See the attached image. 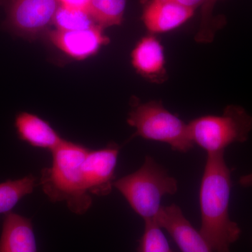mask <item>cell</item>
I'll list each match as a JSON object with an SVG mask.
<instances>
[{
    "mask_svg": "<svg viewBox=\"0 0 252 252\" xmlns=\"http://www.w3.org/2000/svg\"><path fill=\"white\" fill-rule=\"evenodd\" d=\"M224 154L225 152L207 154L200 189L199 232L214 252H231L230 247L242 233L229 215L231 172Z\"/></svg>",
    "mask_w": 252,
    "mask_h": 252,
    "instance_id": "cell-1",
    "label": "cell"
},
{
    "mask_svg": "<svg viewBox=\"0 0 252 252\" xmlns=\"http://www.w3.org/2000/svg\"><path fill=\"white\" fill-rule=\"evenodd\" d=\"M89 149L63 140L51 151L52 165L41 172L39 185L53 203L64 202L72 213L84 215L93 200L84 180L82 163Z\"/></svg>",
    "mask_w": 252,
    "mask_h": 252,
    "instance_id": "cell-2",
    "label": "cell"
},
{
    "mask_svg": "<svg viewBox=\"0 0 252 252\" xmlns=\"http://www.w3.org/2000/svg\"><path fill=\"white\" fill-rule=\"evenodd\" d=\"M113 186L144 220H154L162 198L178 190L177 180L149 156L138 170L114 181Z\"/></svg>",
    "mask_w": 252,
    "mask_h": 252,
    "instance_id": "cell-3",
    "label": "cell"
},
{
    "mask_svg": "<svg viewBox=\"0 0 252 252\" xmlns=\"http://www.w3.org/2000/svg\"><path fill=\"white\" fill-rule=\"evenodd\" d=\"M127 122L135 127V136L164 142L175 152L187 153L195 145L188 124L167 110L161 102L151 101L135 106L129 113Z\"/></svg>",
    "mask_w": 252,
    "mask_h": 252,
    "instance_id": "cell-4",
    "label": "cell"
},
{
    "mask_svg": "<svg viewBox=\"0 0 252 252\" xmlns=\"http://www.w3.org/2000/svg\"><path fill=\"white\" fill-rule=\"evenodd\" d=\"M190 137L207 153L225 152L227 147L248 140L252 130V117L240 106L225 107L220 116H205L189 124Z\"/></svg>",
    "mask_w": 252,
    "mask_h": 252,
    "instance_id": "cell-5",
    "label": "cell"
},
{
    "mask_svg": "<svg viewBox=\"0 0 252 252\" xmlns=\"http://www.w3.org/2000/svg\"><path fill=\"white\" fill-rule=\"evenodd\" d=\"M6 5L4 26L16 35L34 39L54 24L58 0H0Z\"/></svg>",
    "mask_w": 252,
    "mask_h": 252,
    "instance_id": "cell-6",
    "label": "cell"
},
{
    "mask_svg": "<svg viewBox=\"0 0 252 252\" xmlns=\"http://www.w3.org/2000/svg\"><path fill=\"white\" fill-rule=\"evenodd\" d=\"M120 147L110 143L98 150L89 149L82 163V172L89 193L107 196L112 193Z\"/></svg>",
    "mask_w": 252,
    "mask_h": 252,
    "instance_id": "cell-7",
    "label": "cell"
},
{
    "mask_svg": "<svg viewBox=\"0 0 252 252\" xmlns=\"http://www.w3.org/2000/svg\"><path fill=\"white\" fill-rule=\"evenodd\" d=\"M154 220L170 234L181 252H214L176 204L160 207Z\"/></svg>",
    "mask_w": 252,
    "mask_h": 252,
    "instance_id": "cell-8",
    "label": "cell"
},
{
    "mask_svg": "<svg viewBox=\"0 0 252 252\" xmlns=\"http://www.w3.org/2000/svg\"><path fill=\"white\" fill-rule=\"evenodd\" d=\"M102 30L99 26L80 31L55 30L50 32L49 38L53 44L69 57L82 60L96 54L101 46L108 44L109 38L104 35Z\"/></svg>",
    "mask_w": 252,
    "mask_h": 252,
    "instance_id": "cell-9",
    "label": "cell"
},
{
    "mask_svg": "<svg viewBox=\"0 0 252 252\" xmlns=\"http://www.w3.org/2000/svg\"><path fill=\"white\" fill-rule=\"evenodd\" d=\"M194 10L180 5L151 0L144 5L142 20L149 32L161 33L180 27L191 18Z\"/></svg>",
    "mask_w": 252,
    "mask_h": 252,
    "instance_id": "cell-10",
    "label": "cell"
},
{
    "mask_svg": "<svg viewBox=\"0 0 252 252\" xmlns=\"http://www.w3.org/2000/svg\"><path fill=\"white\" fill-rule=\"evenodd\" d=\"M0 252H38L35 234L30 219L13 212L4 215Z\"/></svg>",
    "mask_w": 252,
    "mask_h": 252,
    "instance_id": "cell-11",
    "label": "cell"
},
{
    "mask_svg": "<svg viewBox=\"0 0 252 252\" xmlns=\"http://www.w3.org/2000/svg\"><path fill=\"white\" fill-rule=\"evenodd\" d=\"M132 63L137 72L155 83L166 79L163 48L153 35L145 36L132 51Z\"/></svg>",
    "mask_w": 252,
    "mask_h": 252,
    "instance_id": "cell-12",
    "label": "cell"
},
{
    "mask_svg": "<svg viewBox=\"0 0 252 252\" xmlns=\"http://www.w3.org/2000/svg\"><path fill=\"white\" fill-rule=\"evenodd\" d=\"M15 127L21 140L36 148L52 151L64 140L49 123L30 113L18 114Z\"/></svg>",
    "mask_w": 252,
    "mask_h": 252,
    "instance_id": "cell-13",
    "label": "cell"
},
{
    "mask_svg": "<svg viewBox=\"0 0 252 252\" xmlns=\"http://www.w3.org/2000/svg\"><path fill=\"white\" fill-rule=\"evenodd\" d=\"M36 181L34 175H29L0 183V214L9 213L21 199L32 193Z\"/></svg>",
    "mask_w": 252,
    "mask_h": 252,
    "instance_id": "cell-14",
    "label": "cell"
},
{
    "mask_svg": "<svg viewBox=\"0 0 252 252\" xmlns=\"http://www.w3.org/2000/svg\"><path fill=\"white\" fill-rule=\"evenodd\" d=\"M126 0H91L88 11L101 28L119 26L122 23Z\"/></svg>",
    "mask_w": 252,
    "mask_h": 252,
    "instance_id": "cell-15",
    "label": "cell"
},
{
    "mask_svg": "<svg viewBox=\"0 0 252 252\" xmlns=\"http://www.w3.org/2000/svg\"><path fill=\"white\" fill-rule=\"evenodd\" d=\"M56 30L64 31H80L98 26L87 10L72 9L60 5L55 16Z\"/></svg>",
    "mask_w": 252,
    "mask_h": 252,
    "instance_id": "cell-16",
    "label": "cell"
},
{
    "mask_svg": "<svg viewBox=\"0 0 252 252\" xmlns=\"http://www.w3.org/2000/svg\"><path fill=\"white\" fill-rule=\"evenodd\" d=\"M137 252H173L155 220H144V233L139 241Z\"/></svg>",
    "mask_w": 252,
    "mask_h": 252,
    "instance_id": "cell-17",
    "label": "cell"
},
{
    "mask_svg": "<svg viewBox=\"0 0 252 252\" xmlns=\"http://www.w3.org/2000/svg\"><path fill=\"white\" fill-rule=\"evenodd\" d=\"M219 0H205L202 5L201 20L200 27L195 36L197 42L207 44L212 42L215 32L220 27V23L214 18L213 12L215 5Z\"/></svg>",
    "mask_w": 252,
    "mask_h": 252,
    "instance_id": "cell-18",
    "label": "cell"
},
{
    "mask_svg": "<svg viewBox=\"0 0 252 252\" xmlns=\"http://www.w3.org/2000/svg\"><path fill=\"white\" fill-rule=\"evenodd\" d=\"M60 5L72 9L87 10L91 0H58Z\"/></svg>",
    "mask_w": 252,
    "mask_h": 252,
    "instance_id": "cell-19",
    "label": "cell"
},
{
    "mask_svg": "<svg viewBox=\"0 0 252 252\" xmlns=\"http://www.w3.org/2000/svg\"><path fill=\"white\" fill-rule=\"evenodd\" d=\"M160 1L174 3V4L180 5L184 7L195 11V9H196L199 6H202L205 0H160Z\"/></svg>",
    "mask_w": 252,
    "mask_h": 252,
    "instance_id": "cell-20",
    "label": "cell"
},
{
    "mask_svg": "<svg viewBox=\"0 0 252 252\" xmlns=\"http://www.w3.org/2000/svg\"><path fill=\"white\" fill-rule=\"evenodd\" d=\"M239 184L241 187L245 188L252 187V172L248 175L242 176L239 180Z\"/></svg>",
    "mask_w": 252,
    "mask_h": 252,
    "instance_id": "cell-21",
    "label": "cell"
}]
</instances>
